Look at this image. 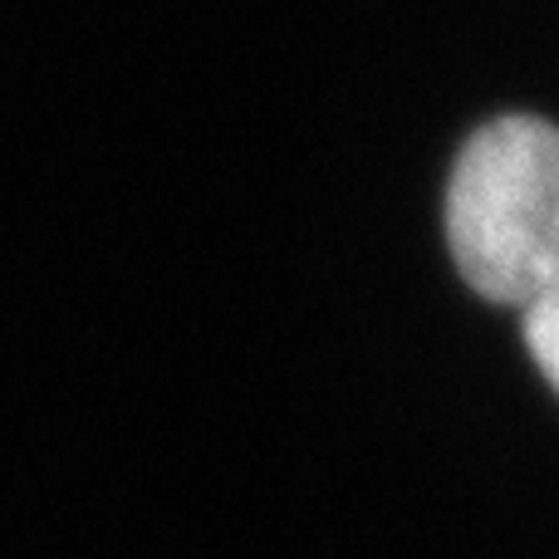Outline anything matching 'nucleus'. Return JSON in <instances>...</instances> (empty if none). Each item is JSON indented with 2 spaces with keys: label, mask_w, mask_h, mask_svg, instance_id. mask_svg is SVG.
I'll return each instance as SVG.
<instances>
[{
  "label": "nucleus",
  "mask_w": 559,
  "mask_h": 559,
  "mask_svg": "<svg viewBox=\"0 0 559 559\" xmlns=\"http://www.w3.org/2000/svg\"><path fill=\"white\" fill-rule=\"evenodd\" d=\"M447 246L481 299L525 309L559 280V128L491 118L466 138L447 182Z\"/></svg>",
  "instance_id": "f257e3e1"
},
{
  "label": "nucleus",
  "mask_w": 559,
  "mask_h": 559,
  "mask_svg": "<svg viewBox=\"0 0 559 559\" xmlns=\"http://www.w3.org/2000/svg\"><path fill=\"white\" fill-rule=\"evenodd\" d=\"M521 324H525L531 358L540 364L545 383H555V393H559V280L540 299H531V305L521 309Z\"/></svg>",
  "instance_id": "f03ea898"
}]
</instances>
